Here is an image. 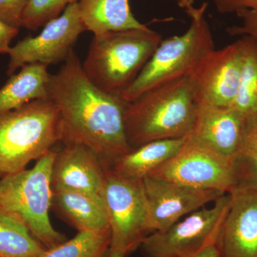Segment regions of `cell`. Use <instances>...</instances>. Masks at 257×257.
I'll return each instance as SVG.
<instances>
[{"label": "cell", "mask_w": 257, "mask_h": 257, "mask_svg": "<svg viewBox=\"0 0 257 257\" xmlns=\"http://www.w3.org/2000/svg\"><path fill=\"white\" fill-rule=\"evenodd\" d=\"M47 93L58 109L60 143L88 147L106 168L132 150L125 130L128 102L94 85L74 49L60 70L50 74Z\"/></svg>", "instance_id": "obj_1"}, {"label": "cell", "mask_w": 257, "mask_h": 257, "mask_svg": "<svg viewBox=\"0 0 257 257\" xmlns=\"http://www.w3.org/2000/svg\"><path fill=\"white\" fill-rule=\"evenodd\" d=\"M199 106L191 76L144 93L126 106L125 130L130 147L186 138L192 130Z\"/></svg>", "instance_id": "obj_2"}, {"label": "cell", "mask_w": 257, "mask_h": 257, "mask_svg": "<svg viewBox=\"0 0 257 257\" xmlns=\"http://www.w3.org/2000/svg\"><path fill=\"white\" fill-rule=\"evenodd\" d=\"M149 28L94 35L82 69L98 88L121 96L135 81L162 41Z\"/></svg>", "instance_id": "obj_3"}, {"label": "cell", "mask_w": 257, "mask_h": 257, "mask_svg": "<svg viewBox=\"0 0 257 257\" xmlns=\"http://www.w3.org/2000/svg\"><path fill=\"white\" fill-rule=\"evenodd\" d=\"M208 3L185 10L190 18L187 31L162 40L151 58L121 97L132 102L142 94L176 79L192 75L208 55L215 50L206 18Z\"/></svg>", "instance_id": "obj_4"}, {"label": "cell", "mask_w": 257, "mask_h": 257, "mask_svg": "<svg viewBox=\"0 0 257 257\" xmlns=\"http://www.w3.org/2000/svg\"><path fill=\"white\" fill-rule=\"evenodd\" d=\"M60 143L58 109L50 99L30 101L0 114V177L26 170Z\"/></svg>", "instance_id": "obj_5"}, {"label": "cell", "mask_w": 257, "mask_h": 257, "mask_svg": "<svg viewBox=\"0 0 257 257\" xmlns=\"http://www.w3.org/2000/svg\"><path fill=\"white\" fill-rule=\"evenodd\" d=\"M56 151L47 152L30 170L0 179V212L12 214L27 226L32 236L50 249L66 241L52 225L51 176Z\"/></svg>", "instance_id": "obj_6"}, {"label": "cell", "mask_w": 257, "mask_h": 257, "mask_svg": "<svg viewBox=\"0 0 257 257\" xmlns=\"http://www.w3.org/2000/svg\"><path fill=\"white\" fill-rule=\"evenodd\" d=\"M102 200L111 230L109 248L126 255L140 246L147 231L143 180L126 178L106 168Z\"/></svg>", "instance_id": "obj_7"}, {"label": "cell", "mask_w": 257, "mask_h": 257, "mask_svg": "<svg viewBox=\"0 0 257 257\" xmlns=\"http://www.w3.org/2000/svg\"><path fill=\"white\" fill-rule=\"evenodd\" d=\"M231 194H225L210 207H202L161 231L145 236L141 246L147 257H190L220 235Z\"/></svg>", "instance_id": "obj_8"}, {"label": "cell", "mask_w": 257, "mask_h": 257, "mask_svg": "<svg viewBox=\"0 0 257 257\" xmlns=\"http://www.w3.org/2000/svg\"><path fill=\"white\" fill-rule=\"evenodd\" d=\"M149 177L225 194L231 193L236 187L231 162L187 138L178 153Z\"/></svg>", "instance_id": "obj_9"}, {"label": "cell", "mask_w": 257, "mask_h": 257, "mask_svg": "<svg viewBox=\"0 0 257 257\" xmlns=\"http://www.w3.org/2000/svg\"><path fill=\"white\" fill-rule=\"evenodd\" d=\"M87 31L79 13L78 3L68 5L58 18L51 20L35 37H25L11 47L8 75L25 64L49 66L64 62L79 35Z\"/></svg>", "instance_id": "obj_10"}, {"label": "cell", "mask_w": 257, "mask_h": 257, "mask_svg": "<svg viewBox=\"0 0 257 257\" xmlns=\"http://www.w3.org/2000/svg\"><path fill=\"white\" fill-rule=\"evenodd\" d=\"M241 38L211 52L192 77L199 105L231 107L242 69Z\"/></svg>", "instance_id": "obj_11"}, {"label": "cell", "mask_w": 257, "mask_h": 257, "mask_svg": "<svg viewBox=\"0 0 257 257\" xmlns=\"http://www.w3.org/2000/svg\"><path fill=\"white\" fill-rule=\"evenodd\" d=\"M148 219L147 231L170 227L184 216L214 202L225 193L191 188L155 177L143 179Z\"/></svg>", "instance_id": "obj_12"}, {"label": "cell", "mask_w": 257, "mask_h": 257, "mask_svg": "<svg viewBox=\"0 0 257 257\" xmlns=\"http://www.w3.org/2000/svg\"><path fill=\"white\" fill-rule=\"evenodd\" d=\"M62 145L52 166V191H76L102 198L106 167L99 157L83 145Z\"/></svg>", "instance_id": "obj_13"}, {"label": "cell", "mask_w": 257, "mask_h": 257, "mask_svg": "<svg viewBox=\"0 0 257 257\" xmlns=\"http://www.w3.org/2000/svg\"><path fill=\"white\" fill-rule=\"evenodd\" d=\"M247 119L231 107L199 105L186 138L232 163L242 143Z\"/></svg>", "instance_id": "obj_14"}, {"label": "cell", "mask_w": 257, "mask_h": 257, "mask_svg": "<svg viewBox=\"0 0 257 257\" xmlns=\"http://www.w3.org/2000/svg\"><path fill=\"white\" fill-rule=\"evenodd\" d=\"M219 243L222 257H257V189H235Z\"/></svg>", "instance_id": "obj_15"}, {"label": "cell", "mask_w": 257, "mask_h": 257, "mask_svg": "<svg viewBox=\"0 0 257 257\" xmlns=\"http://www.w3.org/2000/svg\"><path fill=\"white\" fill-rule=\"evenodd\" d=\"M52 207L78 232L110 229L102 198L76 191H52Z\"/></svg>", "instance_id": "obj_16"}, {"label": "cell", "mask_w": 257, "mask_h": 257, "mask_svg": "<svg viewBox=\"0 0 257 257\" xmlns=\"http://www.w3.org/2000/svg\"><path fill=\"white\" fill-rule=\"evenodd\" d=\"M186 138L157 140L132 149L108 169L126 178L143 180L178 153Z\"/></svg>", "instance_id": "obj_17"}, {"label": "cell", "mask_w": 257, "mask_h": 257, "mask_svg": "<svg viewBox=\"0 0 257 257\" xmlns=\"http://www.w3.org/2000/svg\"><path fill=\"white\" fill-rule=\"evenodd\" d=\"M48 66L41 63L24 65L18 73L10 76L0 89V114L30 101L48 99L47 87L50 74Z\"/></svg>", "instance_id": "obj_18"}, {"label": "cell", "mask_w": 257, "mask_h": 257, "mask_svg": "<svg viewBox=\"0 0 257 257\" xmlns=\"http://www.w3.org/2000/svg\"><path fill=\"white\" fill-rule=\"evenodd\" d=\"M78 6L86 30L94 35L148 28L134 16L130 0H79Z\"/></svg>", "instance_id": "obj_19"}, {"label": "cell", "mask_w": 257, "mask_h": 257, "mask_svg": "<svg viewBox=\"0 0 257 257\" xmlns=\"http://www.w3.org/2000/svg\"><path fill=\"white\" fill-rule=\"evenodd\" d=\"M45 249L20 219L0 212V257H38Z\"/></svg>", "instance_id": "obj_20"}, {"label": "cell", "mask_w": 257, "mask_h": 257, "mask_svg": "<svg viewBox=\"0 0 257 257\" xmlns=\"http://www.w3.org/2000/svg\"><path fill=\"white\" fill-rule=\"evenodd\" d=\"M243 64L239 89L231 108L246 119L257 116V44L247 36L241 37Z\"/></svg>", "instance_id": "obj_21"}, {"label": "cell", "mask_w": 257, "mask_h": 257, "mask_svg": "<svg viewBox=\"0 0 257 257\" xmlns=\"http://www.w3.org/2000/svg\"><path fill=\"white\" fill-rule=\"evenodd\" d=\"M110 243V229L79 231L72 239L45 249L38 257H104Z\"/></svg>", "instance_id": "obj_22"}, {"label": "cell", "mask_w": 257, "mask_h": 257, "mask_svg": "<svg viewBox=\"0 0 257 257\" xmlns=\"http://www.w3.org/2000/svg\"><path fill=\"white\" fill-rule=\"evenodd\" d=\"M232 166L235 189H257V116L246 121L242 143Z\"/></svg>", "instance_id": "obj_23"}, {"label": "cell", "mask_w": 257, "mask_h": 257, "mask_svg": "<svg viewBox=\"0 0 257 257\" xmlns=\"http://www.w3.org/2000/svg\"><path fill=\"white\" fill-rule=\"evenodd\" d=\"M79 0H28L22 15L21 27L37 30L58 18L68 5Z\"/></svg>", "instance_id": "obj_24"}, {"label": "cell", "mask_w": 257, "mask_h": 257, "mask_svg": "<svg viewBox=\"0 0 257 257\" xmlns=\"http://www.w3.org/2000/svg\"><path fill=\"white\" fill-rule=\"evenodd\" d=\"M236 15L241 19V23L226 28L228 35L249 37L257 44V10H248Z\"/></svg>", "instance_id": "obj_25"}, {"label": "cell", "mask_w": 257, "mask_h": 257, "mask_svg": "<svg viewBox=\"0 0 257 257\" xmlns=\"http://www.w3.org/2000/svg\"><path fill=\"white\" fill-rule=\"evenodd\" d=\"M28 0H0V19L15 28L21 27L22 15Z\"/></svg>", "instance_id": "obj_26"}, {"label": "cell", "mask_w": 257, "mask_h": 257, "mask_svg": "<svg viewBox=\"0 0 257 257\" xmlns=\"http://www.w3.org/2000/svg\"><path fill=\"white\" fill-rule=\"evenodd\" d=\"M221 14L238 15L248 10H257V0H211Z\"/></svg>", "instance_id": "obj_27"}, {"label": "cell", "mask_w": 257, "mask_h": 257, "mask_svg": "<svg viewBox=\"0 0 257 257\" xmlns=\"http://www.w3.org/2000/svg\"><path fill=\"white\" fill-rule=\"evenodd\" d=\"M19 28L5 23L0 19V54H8L11 42L18 35Z\"/></svg>", "instance_id": "obj_28"}, {"label": "cell", "mask_w": 257, "mask_h": 257, "mask_svg": "<svg viewBox=\"0 0 257 257\" xmlns=\"http://www.w3.org/2000/svg\"><path fill=\"white\" fill-rule=\"evenodd\" d=\"M219 236L204 245L190 257H222L219 243Z\"/></svg>", "instance_id": "obj_29"}, {"label": "cell", "mask_w": 257, "mask_h": 257, "mask_svg": "<svg viewBox=\"0 0 257 257\" xmlns=\"http://www.w3.org/2000/svg\"><path fill=\"white\" fill-rule=\"evenodd\" d=\"M173 1L178 5L179 8L184 10L193 6V3H194V0H173Z\"/></svg>", "instance_id": "obj_30"}, {"label": "cell", "mask_w": 257, "mask_h": 257, "mask_svg": "<svg viewBox=\"0 0 257 257\" xmlns=\"http://www.w3.org/2000/svg\"><path fill=\"white\" fill-rule=\"evenodd\" d=\"M126 255L121 251H115L109 248L104 257H124Z\"/></svg>", "instance_id": "obj_31"}, {"label": "cell", "mask_w": 257, "mask_h": 257, "mask_svg": "<svg viewBox=\"0 0 257 257\" xmlns=\"http://www.w3.org/2000/svg\"></svg>", "instance_id": "obj_32"}]
</instances>
